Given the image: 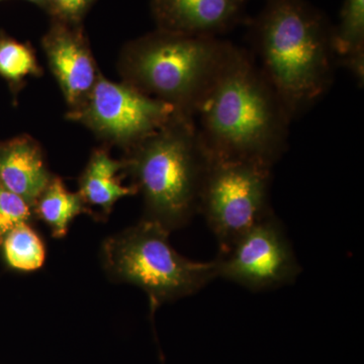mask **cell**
Here are the masks:
<instances>
[{"instance_id": "cell-14", "label": "cell", "mask_w": 364, "mask_h": 364, "mask_svg": "<svg viewBox=\"0 0 364 364\" xmlns=\"http://www.w3.org/2000/svg\"><path fill=\"white\" fill-rule=\"evenodd\" d=\"M335 54L359 85L364 80V0H344L339 25L334 26Z\"/></svg>"}, {"instance_id": "cell-9", "label": "cell", "mask_w": 364, "mask_h": 364, "mask_svg": "<svg viewBox=\"0 0 364 364\" xmlns=\"http://www.w3.org/2000/svg\"><path fill=\"white\" fill-rule=\"evenodd\" d=\"M42 47L69 111L76 109L85 102L102 74L82 23L72 25L51 20Z\"/></svg>"}, {"instance_id": "cell-7", "label": "cell", "mask_w": 364, "mask_h": 364, "mask_svg": "<svg viewBox=\"0 0 364 364\" xmlns=\"http://www.w3.org/2000/svg\"><path fill=\"white\" fill-rule=\"evenodd\" d=\"M176 114L171 105L100 74L85 102L67 112L66 117L86 127L105 145L127 151L159 130Z\"/></svg>"}, {"instance_id": "cell-6", "label": "cell", "mask_w": 364, "mask_h": 364, "mask_svg": "<svg viewBox=\"0 0 364 364\" xmlns=\"http://www.w3.org/2000/svg\"><path fill=\"white\" fill-rule=\"evenodd\" d=\"M272 179V167L262 163L210 158L198 213L217 239L219 253L273 213Z\"/></svg>"}, {"instance_id": "cell-2", "label": "cell", "mask_w": 364, "mask_h": 364, "mask_svg": "<svg viewBox=\"0 0 364 364\" xmlns=\"http://www.w3.org/2000/svg\"><path fill=\"white\" fill-rule=\"evenodd\" d=\"M248 25L253 59L293 121L331 87L334 26L306 0H265Z\"/></svg>"}, {"instance_id": "cell-10", "label": "cell", "mask_w": 364, "mask_h": 364, "mask_svg": "<svg viewBox=\"0 0 364 364\" xmlns=\"http://www.w3.org/2000/svg\"><path fill=\"white\" fill-rule=\"evenodd\" d=\"M251 0H150L157 28L168 32L220 38L239 23H247Z\"/></svg>"}, {"instance_id": "cell-16", "label": "cell", "mask_w": 364, "mask_h": 364, "mask_svg": "<svg viewBox=\"0 0 364 364\" xmlns=\"http://www.w3.org/2000/svg\"><path fill=\"white\" fill-rule=\"evenodd\" d=\"M42 75V67L30 45L0 35V76L9 81L14 90H20L28 76Z\"/></svg>"}, {"instance_id": "cell-15", "label": "cell", "mask_w": 364, "mask_h": 364, "mask_svg": "<svg viewBox=\"0 0 364 364\" xmlns=\"http://www.w3.org/2000/svg\"><path fill=\"white\" fill-rule=\"evenodd\" d=\"M0 246L4 259L11 269L32 272L44 265L45 243L31 224L14 228L4 236Z\"/></svg>"}, {"instance_id": "cell-18", "label": "cell", "mask_w": 364, "mask_h": 364, "mask_svg": "<svg viewBox=\"0 0 364 364\" xmlns=\"http://www.w3.org/2000/svg\"><path fill=\"white\" fill-rule=\"evenodd\" d=\"M97 0H47L45 11L52 20L80 25Z\"/></svg>"}, {"instance_id": "cell-12", "label": "cell", "mask_w": 364, "mask_h": 364, "mask_svg": "<svg viewBox=\"0 0 364 364\" xmlns=\"http://www.w3.org/2000/svg\"><path fill=\"white\" fill-rule=\"evenodd\" d=\"M124 163L111 156L107 147L91 153L78 181V193L91 213L100 210L98 220L107 219L117 200L138 193L135 186H124Z\"/></svg>"}, {"instance_id": "cell-1", "label": "cell", "mask_w": 364, "mask_h": 364, "mask_svg": "<svg viewBox=\"0 0 364 364\" xmlns=\"http://www.w3.org/2000/svg\"><path fill=\"white\" fill-rule=\"evenodd\" d=\"M195 122L210 158L273 167L287 151L291 119L252 55L232 44Z\"/></svg>"}, {"instance_id": "cell-19", "label": "cell", "mask_w": 364, "mask_h": 364, "mask_svg": "<svg viewBox=\"0 0 364 364\" xmlns=\"http://www.w3.org/2000/svg\"><path fill=\"white\" fill-rule=\"evenodd\" d=\"M0 1H4V0H0ZM26 1L37 4L38 6L42 7L43 9H46V6H47V0H26Z\"/></svg>"}, {"instance_id": "cell-13", "label": "cell", "mask_w": 364, "mask_h": 364, "mask_svg": "<svg viewBox=\"0 0 364 364\" xmlns=\"http://www.w3.org/2000/svg\"><path fill=\"white\" fill-rule=\"evenodd\" d=\"M33 215L49 228L52 236L64 238L72 221L79 215H92L78 193L66 188L61 177H52L33 205Z\"/></svg>"}, {"instance_id": "cell-4", "label": "cell", "mask_w": 364, "mask_h": 364, "mask_svg": "<svg viewBox=\"0 0 364 364\" xmlns=\"http://www.w3.org/2000/svg\"><path fill=\"white\" fill-rule=\"evenodd\" d=\"M231 46L156 28L124 46L117 70L122 82L195 119Z\"/></svg>"}, {"instance_id": "cell-3", "label": "cell", "mask_w": 364, "mask_h": 364, "mask_svg": "<svg viewBox=\"0 0 364 364\" xmlns=\"http://www.w3.org/2000/svg\"><path fill=\"white\" fill-rule=\"evenodd\" d=\"M124 176L142 195L144 219L171 233L198 214L210 163L193 117L177 114L124 151Z\"/></svg>"}, {"instance_id": "cell-17", "label": "cell", "mask_w": 364, "mask_h": 364, "mask_svg": "<svg viewBox=\"0 0 364 364\" xmlns=\"http://www.w3.org/2000/svg\"><path fill=\"white\" fill-rule=\"evenodd\" d=\"M33 218V208L0 184V242L14 228L31 224Z\"/></svg>"}, {"instance_id": "cell-5", "label": "cell", "mask_w": 364, "mask_h": 364, "mask_svg": "<svg viewBox=\"0 0 364 364\" xmlns=\"http://www.w3.org/2000/svg\"><path fill=\"white\" fill-rule=\"evenodd\" d=\"M170 232L150 220L105 239L102 267L114 282L140 287L151 310L198 293L217 279L215 261L196 262L181 255L169 242Z\"/></svg>"}, {"instance_id": "cell-8", "label": "cell", "mask_w": 364, "mask_h": 364, "mask_svg": "<svg viewBox=\"0 0 364 364\" xmlns=\"http://www.w3.org/2000/svg\"><path fill=\"white\" fill-rule=\"evenodd\" d=\"M217 279L259 291L293 284L301 272L282 223L272 213L215 258Z\"/></svg>"}, {"instance_id": "cell-11", "label": "cell", "mask_w": 364, "mask_h": 364, "mask_svg": "<svg viewBox=\"0 0 364 364\" xmlns=\"http://www.w3.org/2000/svg\"><path fill=\"white\" fill-rule=\"evenodd\" d=\"M53 176L42 147L33 136H18L0 144V184L31 207Z\"/></svg>"}]
</instances>
